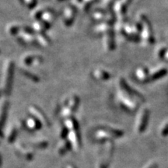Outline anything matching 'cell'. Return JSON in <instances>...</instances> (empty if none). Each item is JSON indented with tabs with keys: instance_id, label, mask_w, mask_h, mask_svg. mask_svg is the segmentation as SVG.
Here are the masks:
<instances>
[{
	"instance_id": "cell-3",
	"label": "cell",
	"mask_w": 168,
	"mask_h": 168,
	"mask_svg": "<svg viewBox=\"0 0 168 168\" xmlns=\"http://www.w3.org/2000/svg\"><path fill=\"white\" fill-rule=\"evenodd\" d=\"M47 37H47L46 35L44 34V33H38V36H37V44H39V45H41L43 47L49 46L50 41L47 38Z\"/></svg>"
},
{
	"instance_id": "cell-7",
	"label": "cell",
	"mask_w": 168,
	"mask_h": 168,
	"mask_svg": "<svg viewBox=\"0 0 168 168\" xmlns=\"http://www.w3.org/2000/svg\"><path fill=\"white\" fill-rule=\"evenodd\" d=\"M19 30H20V27H17V26H12L10 29H9V31L11 33L12 35H16L19 33Z\"/></svg>"
},
{
	"instance_id": "cell-4",
	"label": "cell",
	"mask_w": 168,
	"mask_h": 168,
	"mask_svg": "<svg viewBox=\"0 0 168 168\" xmlns=\"http://www.w3.org/2000/svg\"><path fill=\"white\" fill-rule=\"evenodd\" d=\"M94 77L97 80H107L110 77V75L107 72L99 69L94 72Z\"/></svg>"
},
{
	"instance_id": "cell-1",
	"label": "cell",
	"mask_w": 168,
	"mask_h": 168,
	"mask_svg": "<svg viewBox=\"0 0 168 168\" xmlns=\"http://www.w3.org/2000/svg\"><path fill=\"white\" fill-rule=\"evenodd\" d=\"M13 80H14V63L12 62H9L6 65V92L7 95L11 93Z\"/></svg>"
},
{
	"instance_id": "cell-2",
	"label": "cell",
	"mask_w": 168,
	"mask_h": 168,
	"mask_svg": "<svg viewBox=\"0 0 168 168\" xmlns=\"http://www.w3.org/2000/svg\"><path fill=\"white\" fill-rule=\"evenodd\" d=\"M76 17V10L72 7H67L64 10L63 12V19L64 23L67 26H69L72 23Z\"/></svg>"
},
{
	"instance_id": "cell-6",
	"label": "cell",
	"mask_w": 168,
	"mask_h": 168,
	"mask_svg": "<svg viewBox=\"0 0 168 168\" xmlns=\"http://www.w3.org/2000/svg\"><path fill=\"white\" fill-rule=\"evenodd\" d=\"M28 8H33L37 4V0H22Z\"/></svg>"
},
{
	"instance_id": "cell-5",
	"label": "cell",
	"mask_w": 168,
	"mask_h": 168,
	"mask_svg": "<svg viewBox=\"0 0 168 168\" xmlns=\"http://www.w3.org/2000/svg\"><path fill=\"white\" fill-rule=\"evenodd\" d=\"M38 58L39 57H37L36 55H29L23 58V63L27 65H33V63L37 64V62H35V60H38Z\"/></svg>"
}]
</instances>
